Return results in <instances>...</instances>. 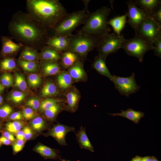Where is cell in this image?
<instances>
[{"instance_id": "56", "label": "cell", "mask_w": 161, "mask_h": 161, "mask_svg": "<svg viewBox=\"0 0 161 161\" xmlns=\"http://www.w3.org/2000/svg\"><path fill=\"white\" fill-rule=\"evenodd\" d=\"M1 127V123H0V129Z\"/></svg>"}, {"instance_id": "22", "label": "cell", "mask_w": 161, "mask_h": 161, "mask_svg": "<svg viewBox=\"0 0 161 161\" xmlns=\"http://www.w3.org/2000/svg\"><path fill=\"white\" fill-rule=\"evenodd\" d=\"M18 59L38 62L40 59L39 53L34 48L24 45L20 53Z\"/></svg>"}, {"instance_id": "13", "label": "cell", "mask_w": 161, "mask_h": 161, "mask_svg": "<svg viewBox=\"0 0 161 161\" xmlns=\"http://www.w3.org/2000/svg\"><path fill=\"white\" fill-rule=\"evenodd\" d=\"M1 39L2 46L1 54L4 58L16 53L24 46L21 43L14 42L13 39L10 37L2 36Z\"/></svg>"}, {"instance_id": "26", "label": "cell", "mask_w": 161, "mask_h": 161, "mask_svg": "<svg viewBox=\"0 0 161 161\" xmlns=\"http://www.w3.org/2000/svg\"><path fill=\"white\" fill-rule=\"evenodd\" d=\"M65 101L58 103L44 112L46 118L51 121H54L58 114L63 110H64Z\"/></svg>"}, {"instance_id": "7", "label": "cell", "mask_w": 161, "mask_h": 161, "mask_svg": "<svg viewBox=\"0 0 161 161\" xmlns=\"http://www.w3.org/2000/svg\"><path fill=\"white\" fill-rule=\"evenodd\" d=\"M126 40L123 35L109 33L101 37L96 47L98 54L106 57L115 53L122 48Z\"/></svg>"}, {"instance_id": "19", "label": "cell", "mask_w": 161, "mask_h": 161, "mask_svg": "<svg viewBox=\"0 0 161 161\" xmlns=\"http://www.w3.org/2000/svg\"><path fill=\"white\" fill-rule=\"evenodd\" d=\"M60 65L64 68L68 69L80 60L79 56L71 51L66 50L61 54Z\"/></svg>"}, {"instance_id": "35", "label": "cell", "mask_w": 161, "mask_h": 161, "mask_svg": "<svg viewBox=\"0 0 161 161\" xmlns=\"http://www.w3.org/2000/svg\"><path fill=\"white\" fill-rule=\"evenodd\" d=\"M28 81L30 86L35 88L41 84L42 79L39 75L36 74H31L28 77Z\"/></svg>"}, {"instance_id": "1", "label": "cell", "mask_w": 161, "mask_h": 161, "mask_svg": "<svg viewBox=\"0 0 161 161\" xmlns=\"http://www.w3.org/2000/svg\"><path fill=\"white\" fill-rule=\"evenodd\" d=\"M8 30L11 38L18 43L37 50L46 45L50 29L43 26L27 13L21 10L13 15Z\"/></svg>"}, {"instance_id": "21", "label": "cell", "mask_w": 161, "mask_h": 161, "mask_svg": "<svg viewBox=\"0 0 161 161\" xmlns=\"http://www.w3.org/2000/svg\"><path fill=\"white\" fill-rule=\"evenodd\" d=\"M77 141L80 148L94 152V147L90 142L86 132V127L81 126L75 133Z\"/></svg>"}, {"instance_id": "39", "label": "cell", "mask_w": 161, "mask_h": 161, "mask_svg": "<svg viewBox=\"0 0 161 161\" xmlns=\"http://www.w3.org/2000/svg\"><path fill=\"white\" fill-rule=\"evenodd\" d=\"M153 49L155 55L161 58V37L156 39L153 43Z\"/></svg>"}, {"instance_id": "37", "label": "cell", "mask_w": 161, "mask_h": 161, "mask_svg": "<svg viewBox=\"0 0 161 161\" xmlns=\"http://www.w3.org/2000/svg\"><path fill=\"white\" fill-rule=\"evenodd\" d=\"M26 97L25 94L19 91L13 92L10 95L9 99L15 103H19L23 101Z\"/></svg>"}, {"instance_id": "28", "label": "cell", "mask_w": 161, "mask_h": 161, "mask_svg": "<svg viewBox=\"0 0 161 161\" xmlns=\"http://www.w3.org/2000/svg\"><path fill=\"white\" fill-rule=\"evenodd\" d=\"M58 93L57 87L53 82L51 81L46 82L43 87L41 92V97H46L55 96Z\"/></svg>"}, {"instance_id": "9", "label": "cell", "mask_w": 161, "mask_h": 161, "mask_svg": "<svg viewBox=\"0 0 161 161\" xmlns=\"http://www.w3.org/2000/svg\"><path fill=\"white\" fill-rule=\"evenodd\" d=\"M135 31V35L144 38L152 43L161 37V25L148 16Z\"/></svg>"}, {"instance_id": "47", "label": "cell", "mask_w": 161, "mask_h": 161, "mask_svg": "<svg viewBox=\"0 0 161 161\" xmlns=\"http://www.w3.org/2000/svg\"><path fill=\"white\" fill-rule=\"evenodd\" d=\"M0 141L1 144L5 145H8L11 144V141L4 136L0 137Z\"/></svg>"}, {"instance_id": "11", "label": "cell", "mask_w": 161, "mask_h": 161, "mask_svg": "<svg viewBox=\"0 0 161 161\" xmlns=\"http://www.w3.org/2000/svg\"><path fill=\"white\" fill-rule=\"evenodd\" d=\"M75 131V128L73 126L58 123L53 126L47 135L53 137L61 145H67L66 136L68 132Z\"/></svg>"}, {"instance_id": "14", "label": "cell", "mask_w": 161, "mask_h": 161, "mask_svg": "<svg viewBox=\"0 0 161 161\" xmlns=\"http://www.w3.org/2000/svg\"><path fill=\"white\" fill-rule=\"evenodd\" d=\"M69 42L68 37L58 34H53L49 37L46 44L53 47L61 54L67 50Z\"/></svg>"}, {"instance_id": "20", "label": "cell", "mask_w": 161, "mask_h": 161, "mask_svg": "<svg viewBox=\"0 0 161 161\" xmlns=\"http://www.w3.org/2000/svg\"><path fill=\"white\" fill-rule=\"evenodd\" d=\"M41 66L44 76L58 74L61 71V66L58 62L42 61Z\"/></svg>"}, {"instance_id": "18", "label": "cell", "mask_w": 161, "mask_h": 161, "mask_svg": "<svg viewBox=\"0 0 161 161\" xmlns=\"http://www.w3.org/2000/svg\"><path fill=\"white\" fill-rule=\"evenodd\" d=\"M39 54L42 61L58 62L61 59V54L53 47L47 45L41 49Z\"/></svg>"}, {"instance_id": "10", "label": "cell", "mask_w": 161, "mask_h": 161, "mask_svg": "<svg viewBox=\"0 0 161 161\" xmlns=\"http://www.w3.org/2000/svg\"><path fill=\"white\" fill-rule=\"evenodd\" d=\"M126 3L128 7L127 13L128 18L127 22L135 31L148 16L142 9L138 7L134 1L129 0Z\"/></svg>"}, {"instance_id": "30", "label": "cell", "mask_w": 161, "mask_h": 161, "mask_svg": "<svg viewBox=\"0 0 161 161\" xmlns=\"http://www.w3.org/2000/svg\"><path fill=\"white\" fill-rule=\"evenodd\" d=\"M17 62L23 70L29 72L36 71L39 66L38 62L27 61L19 59L17 60Z\"/></svg>"}, {"instance_id": "52", "label": "cell", "mask_w": 161, "mask_h": 161, "mask_svg": "<svg viewBox=\"0 0 161 161\" xmlns=\"http://www.w3.org/2000/svg\"><path fill=\"white\" fill-rule=\"evenodd\" d=\"M3 98L2 96L0 95V105L2 103Z\"/></svg>"}, {"instance_id": "5", "label": "cell", "mask_w": 161, "mask_h": 161, "mask_svg": "<svg viewBox=\"0 0 161 161\" xmlns=\"http://www.w3.org/2000/svg\"><path fill=\"white\" fill-rule=\"evenodd\" d=\"M87 14L84 10L67 13L55 27L51 30L52 35L58 34L67 37L71 35L77 27L83 24Z\"/></svg>"}, {"instance_id": "8", "label": "cell", "mask_w": 161, "mask_h": 161, "mask_svg": "<svg viewBox=\"0 0 161 161\" xmlns=\"http://www.w3.org/2000/svg\"><path fill=\"white\" fill-rule=\"evenodd\" d=\"M135 74L133 72L128 77H121L114 75L111 81L115 89L122 95L129 97L131 95L136 93L140 89L135 78Z\"/></svg>"}, {"instance_id": "32", "label": "cell", "mask_w": 161, "mask_h": 161, "mask_svg": "<svg viewBox=\"0 0 161 161\" xmlns=\"http://www.w3.org/2000/svg\"><path fill=\"white\" fill-rule=\"evenodd\" d=\"M31 125L34 130L38 132L45 129L47 126L45 120L40 117L34 119L31 122Z\"/></svg>"}, {"instance_id": "41", "label": "cell", "mask_w": 161, "mask_h": 161, "mask_svg": "<svg viewBox=\"0 0 161 161\" xmlns=\"http://www.w3.org/2000/svg\"><path fill=\"white\" fill-rule=\"evenodd\" d=\"M22 115L25 119L30 120L33 118L35 116V114L32 109L27 107L24 109Z\"/></svg>"}, {"instance_id": "33", "label": "cell", "mask_w": 161, "mask_h": 161, "mask_svg": "<svg viewBox=\"0 0 161 161\" xmlns=\"http://www.w3.org/2000/svg\"><path fill=\"white\" fill-rule=\"evenodd\" d=\"M14 85L22 91H25L27 89V84L24 76L18 72L15 73Z\"/></svg>"}, {"instance_id": "46", "label": "cell", "mask_w": 161, "mask_h": 161, "mask_svg": "<svg viewBox=\"0 0 161 161\" xmlns=\"http://www.w3.org/2000/svg\"><path fill=\"white\" fill-rule=\"evenodd\" d=\"M3 136L7 138L10 141H14L15 140V137L13 134L8 131H3L2 133Z\"/></svg>"}, {"instance_id": "6", "label": "cell", "mask_w": 161, "mask_h": 161, "mask_svg": "<svg viewBox=\"0 0 161 161\" xmlns=\"http://www.w3.org/2000/svg\"><path fill=\"white\" fill-rule=\"evenodd\" d=\"M153 44L149 40L135 35L132 38L126 39L122 48L128 55L137 58L142 62L145 54L153 50Z\"/></svg>"}, {"instance_id": "49", "label": "cell", "mask_w": 161, "mask_h": 161, "mask_svg": "<svg viewBox=\"0 0 161 161\" xmlns=\"http://www.w3.org/2000/svg\"><path fill=\"white\" fill-rule=\"evenodd\" d=\"M152 157H141L140 161H151Z\"/></svg>"}, {"instance_id": "3", "label": "cell", "mask_w": 161, "mask_h": 161, "mask_svg": "<svg viewBox=\"0 0 161 161\" xmlns=\"http://www.w3.org/2000/svg\"><path fill=\"white\" fill-rule=\"evenodd\" d=\"M111 11L109 8L104 6L93 12L88 13L83 26L77 33L97 37L108 34L111 29L107 24V19Z\"/></svg>"}, {"instance_id": "44", "label": "cell", "mask_w": 161, "mask_h": 161, "mask_svg": "<svg viewBox=\"0 0 161 161\" xmlns=\"http://www.w3.org/2000/svg\"><path fill=\"white\" fill-rule=\"evenodd\" d=\"M24 140H27L31 138L32 133L31 129L28 126L25 127L23 130Z\"/></svg>"}, {"instance_id": "24", "label": "cell", "mask_w": 161, "mask_h": 161, "mask_svg": "<svg viewBox=\"0 0 161 161\" xmlns=\"http://www.w3.org/2000/svg\"><path fill=\"white\" fill-rule=\"evenodd\" d=\"M56 81L58 87L63 91L68 90L73 83L72 78L67 71H61L58 74Z\"/></svg>"}, {"instance_id": "34", "label": "cell", "mask_w": 161, "mask_h": 161, "mask_svg": "<svg viewBox=\"0 0 161 161\" xmlns=\"http://www.w3.org/2000/svg\"><path fill=\"white\" fill-rule=\"evenodd\" d=\"M23 126L21 122L15 121L8 122L6 124V129L9 132L13 134H16L20 130Z\"/></svg>"}, {"instance_id": "51", "label": "cell", "mask_w": 161, "mask_h": 161, "mask_svg": "<svg viewBox=\"0 0 161 161\" xmlns=\"http://www.w3.org/2000/svg\"><path fill=\"white\" fill-rule=\"evenodd\" d=\"M4 87L2 85L0 82V93L2 92L4 90Z\"/></svg>"}, {"instance_id": "48", "label": "cell", "mask_w": 161, "mask_h": 161, "mask_svg": "<svg viewBox=\"0 0 161 161\" xmlns=\"http://www.w3.org/2000/svg\"><path fill=\"white\" fill-rule=\"evenodd\" d=\"M16 138L18 140H24V133L23 130H20L16 134Z\"/></svg>"}, {"instance_id": "29", "label": "cell", "mask_w": 161, "mask_h": 161, "mask_svg": "<svg viewBox=\"0 0 161 161\" xmlns=\"http://www.w3.org/2000/svg\"><path fill=\"white\" fill-rule=\"evenodd\" d=\"M16 66V61L13 58L6 57L0 61V70L4 72H7L15 69Z\"/></svg>"}, {"instance_id": "53", "label": "cell", "mask_w": 161, "mask_h": 161, "mask_svg": "<svg viewBox=\"0 0 161 161\" xmlns=\"http://www.w3.org/2000/svg\"><path fill=\"white\" fill-rule=\"evenodd\" d=\"M151 161H159L157 160L154 157H152V159Z\"/></svg>"}, {"instance_id": "42", "label": "cell", "mask_w": 161, "mask_h": 161, "mask_svg": "<svg viewBox=\"0 0 161 161\" xmlns=\"http://www.w3.org/2000/svg\"><path fill=\"white\" fill-rule=\"evenodd\" d=\"M149 17L161 25V6L155 10Z\"/></svg>"}, {"instance_id": "55", "label": "cell", "mask_w": 161, "mask_h": 161, "mask_svg": "<svg viewBox=\"0 0 161 161\" xmlns=\"http://www.w3.org/2000/svg\"><path fill=\"white\" fill-rule=\"evenodd\" d=\"M1 141H0V147L1 146Z\"/></svg>"}, {"instance_id": "25", "label": "cell", "mask_w": 161, "mask_h": 161, "mask_svg": "<svg viewBox=\"0 0 161 161\" xmlns=\"http://www.w3.org/2000/svg\"><path fill=\"white\" fill-rule=\"evenodd\" d=\"M127 17L126 13L124 15L112 18L107 21L108 24L112 27L114 33L117 35H120L121 32L125 27L127 22Z\"/></svg>"}, {"instance_id": "50", "label": "cell", "mask_w": 161, "mask_h": 161, "mask_svg": "<svg viewBox=\"0 0 161 161\" xmlns=\"http://www.w3.org/2000/svg\"><path fill=\"white\" fill-rule=\"evenodd\" d=\"M141 157H142L137 156L134 158L132 160L133 161H140Z\"/></svg>"}, {"instance_id": "45", "label": "cell", "mask_w": 161, "mask_h": 161, "mask_svg": "<svg viewBox=\"0 0 161 161\" xmlns=\"http://www.w3.org/2000/svg\"><path fill=\"white\" fill-rule=\"evenodd\" d=\"M22 115L20 112H16L12 113L10 116V119L12 120H18L22 119Z\"/></svg>"}, {"instance_id": "27", "label": "cell", "mask_w": 161, "mask_h": 161, "mask_svg": "<svg viewBox=\"0 0 161 161\" xmlns=\"http://www.w3.org/2000/svg\"><path fill=\"white\" fill-rule=\"evenodd\" d=\"M35 150L44 157L47 158L56 159L59 157L57 150L42 144H40L35 148Z\"/></svg>"}, {"instance_id": "17", "label": "cell", "mask_w": 161, "mask_h": 161, "mask_svg": "<svg viewBox=\"0 0 161 161\" xmlns=\"http://www.w3.org/2000/svg\"><path fill=\"white\" fill-rule=\"evenodd\" d=\"M134 2L136 5L142 9L149 17L161 6V1L160 0H136Z\"/></svg>"}, {"instance_id": "43", "label": "cell", "mask_w": 161, "mask_h": 161, "mask_svg": "<svg viewBox=\"0 0 161 161\" xmlns=\"http://www.w3.org/2000/svg\"><path fill=\"white\" fill-rule=\"evenodd\" d=\"M24 144V140H18L13 144V149L14 152L17 153L21 151Z\"/></svg>"}, {"instance_id": "15", "label": "cell", "mask_w": 161, "mask_h": 161, "mask_svg": "<svg viewBox=\"0 0 161 161\" xmlns=\"http://www.w3.org/2000/svg\"><path fill=\"white\" fill-rule=\"evenodd\" d=\"M67 72L74 82H86L87 80V75L84 69L83 63L80 60L68 69Z\"/></svg>"}, {"instance_id": "54", "label": "cell", "mask_w": 161, "mask_h": 161, "mask_svg": "<svg viewBox=\"0 0 161 161\" xmlns=\"http://www.w3.org/2000/svg\"><path fill=\"white\" fill-rule=\"evenodd\" d=\"M62 160V161H70L69 160L66 161V160Z\"/></svg>"}, {"instance_id": "40", "label": "cell", "mask_w": 161, "mask_h": 161, "mask_svg": "<svg viewBox=\"0 0 161 161\" xmlns=\"http://www.w3.org/2000/svg\"><path fill=\"white\" fill-rule=\"evenodd\" d=\"M40 103V101L38 99L33 97L28 100L27 101L26 105L32 109L36 110L39 109Z\"/></svg>"}, {"instance_id": "36", "label": "cell", "mask_w": 161, "mask_h": 161, "mask_svg": "<svg viewBox=\"0 0 161 161\" xmlns=\"http://www.w3.org/2000/svg\"><path fill=\"white\" fill-rule=\"evenodd\" d=\"M0 82L4 87H9L13 85V77L8 72H4L0 77Z\"/></svg>"}, {"instance_id": "4", "label": "cell", "mask_w": 161, "mask_h": 161, "mask_svg": "<svg viewBox=\"0 0 161 161\" xmlns=\"http://www.w3.org/2000/svg\"><path fill=\"white\" fill-rule=\"evenodd\" d=\"M69 44L67 50L73 52L83 63L89 52L96 47L101 37H94L77 33L68 36Z\"/></svg>"}, {"instance_id": "31", "label": "cell", "mask_w": 161, "mask_h": 161, "mask_svg": "<svg viewBox=\"0 0 161 161\" xmlns=\"http://www.w3.org/2000/svg\"><path fill=\"white\" fill-rule=\"evenodd\" d=\"M63 101H64V100L60 99L47 98L41 103L39 108V111L41 112H44L55 104Z\"/></svg>"}, {"instance_id": "23", "label": "cell", "mask_w": 161, "mask_h": 161, "mask_svg": "<svg viewBox=\"0 0 161 161\" xmlns=\"http://www.w3.org/2000/svg\"><path fill=\"white\" fill-rule=\"evenodd\" d=\"M120 111V113L109 114L113 117L120 116L125 117L136 124L138 123L141 119L144 116V113L142 112L136 111L132 109L129 108L125 111L122 110Z\"/></svg>"}, {"instance_id": "2", "label": "cell", "mask_w": 161, "mask_h": 161, "mask_svg": "<svg viewBox=\"0 0 161 161\" xmlns=\"http://www.w3.org/2000/svg\"><path fill=\"white\" fill-rule=\"evenodd\" d=\"M27 13L41 25L50 30L54 28L67 13L58 0H27Z\"/></svg>"}, {"instance_id": "38", "label": "cell", "mask_w": 161, "mask_h": 161, "mask_svg": "<svg viewBox=\"0 0 161 161\" xmlns=\"http://www.w3.org/2000/svg\"><path fill=\"white\" fill-rule=\"evenodd\" d=\"M13 109L8 104L4 105L0 107V117L5 118L12 112Z\"/></svg>"}, {"instance_id": "12", "label": "cell", "mask_w": 161, "mask_h": 161, "mask_svg": "<svg viewBox=\"0 0 161 161\" xmlns=\"http://www.w3.org/2000/svg\"><path fill=\"white\" fill-rule=\"evenodd\" d=\"M66 101L64 110L71 112H76L78 108L80 93L75 86H71L65 93Z\"/></svg>"}, {"instance_id": "16", "label": "cell", "mask_w": 161, "mask_h": 161, "mask_svg": "<svg viewBox=\"0 0 161 161\" xmlns=\"http://www.w3.org/2000/svg\"><path fill=\"white\" fill-rule=\"evenodd\" d=\"M106 58L98 54L95 57L92 66L99 74L108 78L111 81L113 76L106 65Z\"/></svg>"}]
</instances>
